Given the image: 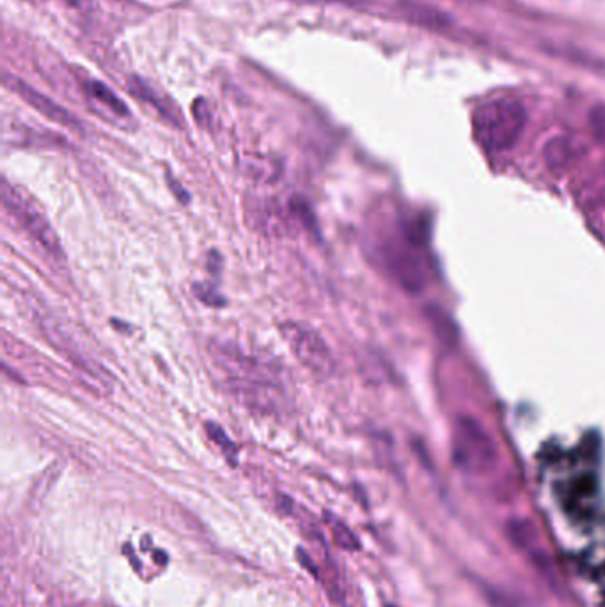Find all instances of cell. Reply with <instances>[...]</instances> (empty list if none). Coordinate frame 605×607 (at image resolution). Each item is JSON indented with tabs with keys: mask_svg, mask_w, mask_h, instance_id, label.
<instances>
[{
	"mask_svg": "<svg viewBox=\"0 0 605 607\" xmlns=\"http://www.w3.org/2000/svg\"><path fill=\"white\" fill-rule=\"evenodd\" d=\"M215 371L233 395L256 409L270 410L279 396V375L272 364L229 345L210 348Z\"/></svg>",
	"mask_w": 605,
	"mask_h": 607,
	"instance_id": "obj_1",
	"label": "cell"
},
{
	"mask_svg": "<svg viewBox=\"0 0 605 607\" xmlns=\"http://www.w3.org/2000/svg\"><path fill=\"white\" fill-rule=\"evenodd\" d=\"M527 123L526 109L511 98L487 103L474 116L478 141L492 151H506L515 146Z\"/></svg>",
	"mask_w": 605,
	"mask_h": 607,
	"instance_id": "obj_2",
	"label": "cell"
},
{
	"mask_svg": "<svg viewBox=\"0 0 605 607\" xmlns=\"http://www.w3.org/2000/svg\"><path fill=\"white\" fill-rule=\"evenodd\" d=\"M456 462L471 471H488L497 458L494 441L478 419L460 416L453 430Z\"/></svg>",
	"mask_w": 605,
	"mask_h": 607,
	"instance_id": "obj_3",
	"label": "cell"
},
{
	"mask_svg": "<svg viewBox=\"0 0 605 607\" xmlns=\"http://www.w3.org/2000/svg\"><path fill=\"white\" fill-rule=\"evenodd\" d=\"M2 203L20 226L31 235L38 244L43 245L48 253L61 254V242L55 235L54 228L50 226L47 217L40 208L27 198L22 190L4 180L2 183Z\"/></svg>",
	"mask_w": 605,
	"mask_h": 607,
	"instance_id": "obj_4",
	"label": "cell"
},
{
	"mask_svg": "<svg viewBox=\"0 0 605 607\" xmlns=\"http://www.w3.org/2000/svg\"><path fill=\"white\" fill-rule=\"evenodd\" d=\"M281 334L286 339V343L290 345L293 355L306 366L307 370L313 371L320 377L334 375V371H336L334 355L320 334H316L306 325L295 324V322H286L281 325Z\"/></svg>",
	"mask_w": 605,
	"mask_h": 607,
	"instance_id": "obj_5",
	"label": "cell"
},
{
	"mask_svg": "<svg viewBox=\"0 0 605 607\" xmlns=\"http://www.w3.org/2000/svg\"><path fill=\"white\" fill-rule=\"evenodd\" d=\"M8 86L20 96L25 103H29L34 111L40 112L41 116L54 121L57 125L70 130H80V121L71 112L66 111L59 103L50 100L48 96L41 95L34 87L25 84L24 80L9 79Z\"/></svg>",
	"mask_w": 605,
	"mask_h": 607,
	"instance_id": "obj_6",
	"label": "cell"
},
{
	"mask_svg": "<svg viewBox=\"0 0 605 607\" xmlns=\"http://www.w3.org/2000/svg\"><path fill=\"white\" fill-rule=\"evenodd\" d=\"M387 263L405 290L421 292V288L425 286V270L421 267V260L416 253H412L407 247H391L387 254Z\"/></svg>",
	"mask_w": 605,
	"mask_h": 607,
	"instance_id": "obj_7",
	"label": "cell"
},
{
	"mask_svg": "<svg viewBox=\"0 0 605 607\" xmlns=\"http://www.w3.org/2000/svg\"><path fill=\"white\" fill-rule=\"evenodd\" d=\"M249 217L256 221V228L267 231L268 235H286L291 229V219L272 201H256Z\"/></svg>",
	"mask_w": 605,
	"mask_h": 607,
	"instance_id": "obj_8",
	"label": "cell"
},
{
	"mask_svg": "<svg viewBox=\"0 0 605 607\" xmlns=\"http://www.w3.org/2000/svg\"><path fill=\"white\" fill-rule=\"evenodd\" d=\"M130 91H132L139 100H142V102L150 103L151 107H155L164 118L173 121L176 125H180L178 114L173 111V107H171L169 103H165L164 98L158 96L157 91H155L153 87L148 86L144 80L137 79V77L130 80Z\"/></svg>",
	"mask_w": 605,
	"mask_h": 607,
	"instance_id": "obj_9",
	"label": "cell"
},
{
	"mask_svg": "<svg viewBox=\"0 0 605 607\" xmlns=\"http://www.w3.org/2000/svg\"><path fill=\"white\" fill-rule=\"evenodd\" d=\"M574 153L572 142L568 141V139H563V137H556V139L547 142L545 150H543L547 166L550 169H554V171H563V169L570 166L572 160H574Z\"/></svg>",
	"mask_w": 605,
	"mask_h": 607,
	"instance_id": "obj_10",
	"label": "cell"
},
{
	"mask_svg": "<svg viewBox=\"0 0 605 607\" xmlns=\"http://www.w3.org/2000/svg\"><path fill=\"white\" fill-rule=\"evenodd\" d=\"M87 91L91 93V96L95 100L103 103L105 107H109L110 111L114 112V114L128 116V107L123 103V100L114 91H110L109 87L102 84V82H91L89 87H87Z\"/></svg>",
	"mask_w": 605,
	"mask_h": 607,
	"instance_id": "obj_11",
	"label": "cell"
},
{
	"mask_svg": "<svg viewBox=\"0 0 605 607\" xmlns=\"http://www.w3.org/2000/svg\"><path fill=\"white\" fill-rule=\"evenodd\" d=\"M325 521L329 524L336 545H339L341 549H346V551L359 549V540L350 529L346 528L345 522L336 519L332 513H325Z\"/></svg>",
	"mask_w": 605,
	"mask_h": 607,
	"instance_id": "obj_12",
	"label": "cell"
},
{
	"mask_svg": "<svg viewBox=\"0 0 605 607\" xmlns=\"http://www.w3.org/2000/svg\"><path fill=\"white\" fill-rule=\"evenodd\" d=\"M206 434L212 439L220 451L224 453V457L228 460L231 466H236V460H238V448H236L235 442L229 439V435L220 428L217 423H206Z\"/></svg>",
	"mask_w": 605,
	"mask_h": 607,
	"instance_id": "obj_13",
	"label": "cell"
},
{
	"mask_svg": "<svg viewBox=\"0 0 605 607\" xmlns=\"http://www.w3.org/2000/svg\"><path fill=\"white\" fill-rule=\"evenodd\" d=\"M194 295L210 308H224L226 306V297L220 295L210 284L199 283L194 284Z\"/></svg>",
	"mask_w": 605,
	"mask_h": 607,
	"instance_id": "obj_14",
	"label": "cell"
},
{
	"mask_svg": "<svg viewBox=\"0 0 605 607\" xmlns=\"http://www.w3.org/2000/svg\"><path fill=\"white\" fill-rule=\"evenodd\" d=\"M167 183H169V189L173 190V194L176 196V199H178L180 203H183V205H187V203L190 201V196L189 192L185 190V187H183L181 183L176 182L171 174L167 176Z\"/></svg>",
	"mask_w": 605,
	"mask_h": 607,
	"instance_id": "obj_15",
	"label": "cell"
},
{
	"mask_svg": "<svg viewBox=\"0 0 605 607\" xmlns=\"http://www.w3.org/2000/svg\"><path fill=\"white\" fill-rule=\"evenodd\" d=\"M591 123H593V130L598 139H605V107L593 112Z\"/></svg>",
	"mask_w": 605,
	"mask_h": 607,
	"instance_id": "obj_16",
	"label": "cell"
},
{
	"mask_svg": "<svg viewBox=\"0 0 605 607\" xmlns=\"http://www.w3.org/2000/svg\"><path fill=\"white\" fill-rule=\"evenodd\" d=\"M297 558H299L300 563H302L311 574H315V576L318 577V568H316L315 561L311 560L306 552L299 549V551H297Z\"/></svg>",
	"mask_w": 605,
	"mask_h": 607,
	"instance_id": "obj_17",
	"label": "cell"
},
{
	"mask_svg": "<svg viewBox=\"0 0 605 607\" xmlns=\"http://www.w3.org/2000/svg\"><path fill=\"white\" fill-rule=\"evenodd\" d=\"M66 2H70V4H73V6H77V4H79V0H66Z\"/></svg>",
	"mask_w": 605,
	"mask_h": 607,
	"instance_id": "obj_18",
	"label": "cell"
},
{
	"mask_svg": "<svg viewBox=\"0 0 605 607\" xmlns=\"http://www.w3.org/2000/svg\"><path fill=\"white\" fill-rule=\"evenodd\" d=\"M389 607H393V606H389Z\"/></svg>",
	"mask_w": 605,
	"mask_h": 607,
	"instance_id": "obj_19",
	"label": "cell"
}]
</instances>
